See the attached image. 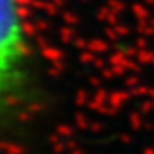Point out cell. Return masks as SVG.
I'll return each mask as SVG.
<instances>
[{
	"label": "cell",
	"instance_id": "1",
	"mask_svg": "<svg viewBox=\"0 0 154 154\" xmlns=\"http://www.w3.org/2000/svg\"><path fill=\"white\" fill-rule=\"evenodd\" d=\"M29 65L31 38L24 0H0V115L21 101Z\"/></svg>",
	"mask_w": 154,
	"mask_h": 154
}]
</instances>
